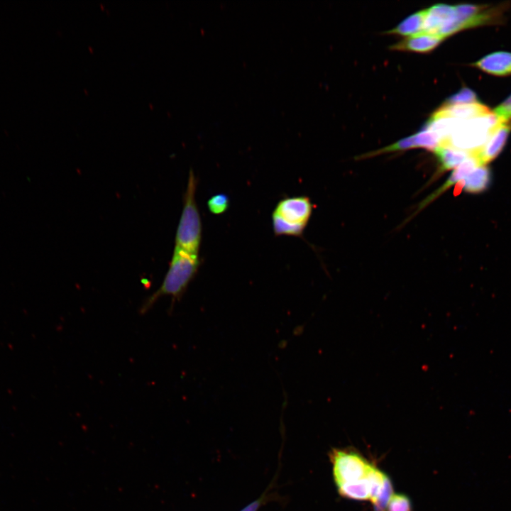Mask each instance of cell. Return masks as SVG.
Here are the masks:
<instances>
[{
  "label": "cell",
  "mask_w": 511,
  "mask_h": 511,
  "mask_svg": "<svg viewBox=\"0 0 511 511\" xmlns=\"http://www.w3.org/2000/svg\"><path fill=\"white\" fill-rule=\"evenodd\" d=\"M340 493L353 500L370 499V488L367 478L338 485Z\"/></svg>",
  "instance_id": "16"
},
{
  "label": "cell",
  "mask_w": 511,
  "mask_h": 511,
  "mask_svg": "<svg viewBox=\"0 0 511 511\" xmlns=\"http://www.w3.org/2000/svg\"><path fill=\"white\" fill-rule=\"evenodd\" d=\"M272 220L273 231L276 236H300L306 227L305 225L288 223L273 213Z\"/></svg>",
  "instance_id": "17"
},
{
  "label": "cell",
  "mask_w": 511,
  "mask_h": 511,
  "mask_svg": "<svg viewBox=\"0 0 511 511\" xmlns=\"http://www.w3.org/2000/svg\"><path fill=\"white\" fill-rule=\"evenodd\" d=\"M385 475L376 468L372 466L366 478L370 488V500L373 502L380 493L384 485Z\"/></svg>",
  "instance_id": "20"
},
{
  "label": "cell",
  "mask_w": 511,
  "mask_h": 511,
  "mask_svg": "<svg viewBox=\"0 0 511 511\" xmlns=\"http://www.w3.org/2000/svg\"><path fill=\"white\" fill-rule=\"evenodd\" d=\"M507 6L460 4L454 6L450 17L441 26L438 35L446 38L461 30L500 23Z\"/></svg>",
  "instance_id": "2"
},
{
  "label": "cell",
  "mask_w": 511,
  "mask_h": 511,
  "mask_svg": "<svg viewBox=\"0 0 511 511\" xmlns=\"http://www.w3.org/2000/svg\"><path fill=\"white\" fill-rule=\"evenodd\" d=\"M491 112L488 107L476 102L457 105H442L434 114L460 120H466Z\"/></svg>",
  "instance_id": "11"
},
{
  "label": "cell",
  "mask_w": 511,
  "mask_h": 511,
  "mask_svg": "<svg viewBox=\"0 0 511 511\" xmlns=\"http://www.w3.org/2000/svg\"><path fill=\"white\" fill-rule=\"evenodd\" d=\"M229 205V199L226 194L219 193L211 197L207 202V207L210 212L214 214H221L225 212Z\"/></svg>",
  "instance_id": "23"
},
{
  "label": "cell",
  "mask_w": 511,
  "mask_h": 511,
  "mask_svg": "<svg viewBox=\"0 0 511 511\" xmlns=\"http://www.w3.org/2000/svg\"><path fill=\"white\" fill-rule=\"evenodd\" d=\"M478 98L476 94L469 88L463 87L457 93L451 96L445 101V105H457L476 103Z\"/></svg>",
  "instance_id": "21"
},
{
  "label": "cell",
  "mask_w": 511,
  "mask_h": 511,
  "mask_svg": "<svg viewBox=\"0 0 511 511\" xmlns=\"http://www.w3.org/2000/svg\"><path fill=\"white\" fill-rule=\"evenodd\" d=\"M493 114L500 122L511 121V95L499 104L493 111Z\"/></svg>",
  "instance_id": "25"
},
{
  "label": "cell",
  "mask_w": 511,
  "mask_h": 511,
  "mask_svg": "<svg viewBox=\"0 0 511 511\" xmlns=\"http://www.w3.org/2000/svg\"><path fill=\"white\" fill-rule=\"evenodd\" d=\"M415 148H422L434 151L440 144L439 137L432 131L424 128L413 135Z\"/></svg>",
  "instance_id": "18"
},
{
  "label": "cell",
  "mask_w": 511,
  "mask_h": 511,
  "mask_svg": "<svg viewBox=\"0 0 511 511\" xmlns=\"http://www.w3.org/2000/svg\"><path fill=\"white\" fill-rule=\"evenodd\" d=\"M453 9L454 6L443 4L425 9L422 32L438 35L441 26L450 17Z\"/></svg>",
  "instance_id": "13"
},
{
  "label": "cell",
  "mask_w": 511,
  "mask_h": 511,
  "mask_svg": "<svg viewBox=\"0 0 511 511\" xmlns=\"http://www.w3.org/2000/svg\"><path fill=\"white\" fill-rule=\"evenodd\" d=\"M332 460L337 485L366 478L372 468L363 457L353 453L336 451Z\"/></svg>",
  "instance_id": "5"
},
{
  "label": "cell",
  "mask_w": 511,
  "mask_h": 511,
  "mask_svg": "<svg viewBox=\"0 0 511 511\" xmlns=\"http://www.w3.org/2000/svg\"><path fill=\"white\" fill-rule=\"evenodd\" d=\"M425 9L417 11L407 17L396 27L387 31L388 34L412 36L423 31Z\"/></svg>",
  "instance_id": "15"
},
{
  "label": "cell",
  "mask_w": 511,
  "mask_h": 511,
  "mask_svg": "<svg viewBox=\"0 0 511 511\" xmlns=\"http://www.w3.org/2000/svg\"><path fill=\"white\" fill-rule=\"evenodd\" d=\"M312 212V204L307 197H287L280 200L273 214L292 224L307 226Z\"/></svg>",
  "instance_id": "6"
},
{
  "label": "cell",
  "mask_w": 511,
  "mask_h": 511,
  "mask_svg": "<svg viewBox=\"0 0 511 511\" xmlns=\"http://www.w3.org/2000/svg\"><path fill=\"white\" fill-rule=\"evenodd\" d=\"M511 131V122H500L493 130L485 144L474 153L480 165H486L503 149Z\"/></svg>",
  "instance_id": "7"
},
{
  "label": "cell",
  "mask_w": 511,
  "mask_h": 511,
  "mask_svg": "<svg viewBox=\"0 0 511 511\" xmlns=\"http://www.w3.org/2000/svg\"><path fill=\"white\" fill-rule=\"evenodd\" d=\"M439 162L440 172L456 168L473 153L456 148L449 144H440L434 150Z\"/></svg>",
  "instance_id": "12"
},
{
  "label": "cell",
  "mask_w": 511,
  "mask_h": 511,
  "mask_svg": "<svg viewBox=\"0 0 511 511\" xmlns=\"http://www.w3.org/2000/svg\"><path fill=\"white\" fill-rule=\"evenodd\" d=\"M415 148V145H414V138H413V135H412L411 136H408L407 138H402V139L399 140L398 141H397L388 146L383 148L381 149H378L377 150L362 155L359 158H366L375 156V155L383 154V153L394 152V151L405 150H408L410 148Z\"/></svg>",
  "instance_id": "19"
},
{
  "label": "cell",
  "mask_w": 511,
  "mask_h": 511,
  "mask_svg": "<svg viewBox=\"0 0 511 511\" xmlns=\"http://www.w3.org/2000/svg\"><path fill=\"white\" fill-rule=\"evenodd\" d=\"M491 182V172L486 165H478L464 179L463 189L472 194L480 193L488 189Z\"/></svg>",
  "instance_id": "14"
},
{
  "label": "cell",
  "mask_w": 511,
  "mask_h": 511,
  "mask_svg": "<svg viewBox=\"0 0 511 511\" xmlns=\"http://www.w3.org/2000/svg\"><path fill=\"white\" fill-rule=\"evenodd\" d=\"M387 511H411L409 498L400 494H393L388 505Z\"/></svg>",
  "instance_id": "24"
},
{
  "label": "cell",
  "mask_w": 511,
  "mask_h": 511,
  "mask_svg": "<svg viewBox=\"0 0 511 511\" xmlns=\"http://www.w3.org/2000/svg\"><path fill=\"white\" fill-rule=\"evenodd\" d=\"M480 165L477 158L473 154L471 156L468 158L463 163L459 166L456 167L450 175L449 177L446 180L443 185H441L437 190L434 192L429 196H428L422 202L419 204L418 211L424 208L427 205L429 204L436 197L441 195L444 192L448 189L451 186L456 183H458L461 180H463L473 169L477 166Z\"/></svg>",
  "instance_id": "10"
},
{
  "label": "cell",
  "mask_w": 511,
  "mask_h": 511,
  "mask_svg": "<svg viewBox=\"0 0 511 511\" xmlns=\"http://www.w3.org/2000/svg\"><path fill=\"white\" fill-rule=\"evenodd\" d=\"M260 503L259 501H255L253 503L248 505L246 507H245L241 511H256Z\"/></svg>",
  "instance_id": "26"
},
{
  "label": "cell",
  "mask_w": 511,
  "mask_h": 511,
  "mask_svg": "<svg viewBox=\"0 0 511 511\" xmlns=\"http://www.w3.org/2000/svg\"><path fill=\"white\" fill-rule=\"evenodd\" d=\"M199 263L198 254L175 246L168 270L160 287L145 300L140 313H146L162 296H171L173 302L179 300L196 275Z\"/></svg>",
  "instance_id": "1"
},
{
  "label": "cell",
  "mask_w": 511,
  "mask_h": 511,
  "mask_svg": "<svg viewBox=\"0 0 511 511\" xmlns=\"http://www.w3.org/2000/svg\"><path fill=\"white\" fill-rule=\"evenodd\" d=\"M445 38L424 32L409 36L390 46L392 50L427 53L437 47Z\"/></svg>",
  "instance_id": "8"
},
{
  "label": "cell",
  "mask_w": 511,
  "mask_h": 511,
  "mask_svg": "<svg viewBox=\"0 0 511 511\" xmlns=\"http://www.w3.org/2000/svg\"><path fill=\"white\" fill-rule=\"evenodd\" d=\"M392 493V487L390 479L385 476L384 485L377 498L373 502L375 511H387V507Z\"/></svg>",
  "instance_id": "22"
},
{
  "label": "cell",
  "mask_w": 511,
  "mask_h": 511,
  "mask_svg": "<svg viewBox=\"0 0 511 511\" xmlns=\"http://www.w3.org/2000/svg\"><path fill=\"white\" fill-rule=\"evenodd\" d=\"M197 185V180L190 170L175 236V246L195 254L199 253L202 239V222L195 200Z\"/></svg>",
  "instance_id": "3"
},
{
  "label": "cell",
  "mask_w": 511,
  "mask_h": 511,
  "mask_svg": "<svg viewBox=\"0 0 511 511\" xmlns=\"http://www.w3.org/2000/svg\"><path fill=\"white\" fill-rule=\"evenodd\" d=\"M493 112L461 120L446 143L471 153L485 144L493 128L500 123Z\"/></svg>",
  "instance_id": "4"
},
{
  "label": "cell",
  "mask_w": 511,
  "mask_h": 511,
  "mask_svg": "<svg viewBox=\"0 0 511 511\" xmlns=\"http://www.w3.org/2000/svg\"><path fill=\"white\" fill-rule=\"evenodd\" d=\"M472 65L490 75H511V53L495 52L482 57Z\"/></svg>",
  "instance_id": "9"
}]
</instances>
